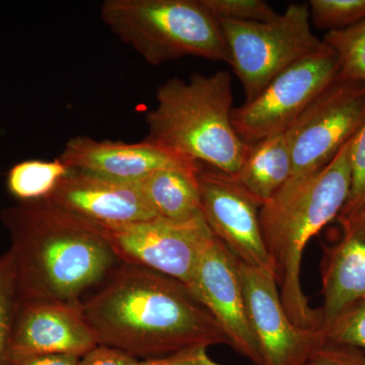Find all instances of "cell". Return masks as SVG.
I'll list each match as a JSON object with an SVG mask.
<instances>
[{"label": "cell", "instance_id": "obj_1", "mask_svg": "<svg viewBox=\"0 0 365 365\" xmlns=\"http://www.w3.org/2000/svg\"><path fill=\"white\" fill-rule=\"evenodd\" d=\"M81 304L100 345L137 359L230 346L212 314L184 283L150 269L120 263Z\"/></svg>", "mask_w": 365, "mask_h": 365}, {"label": "cell", "instance_id": "obj_2", "mask_svg": "<svg viewBox=\"0 0 365 365\" xmlns=\"http://www.w3.org/2000/svg\"><path fill=\"white\" fill-rule=\"evenodd\" d=\"M0 218L11 237L19 302L81 304L120 263L102 227L48 199L6 208Z\"/></svg>", "mask_w": 365, "mask_h": 365}, {"label": "cell", "instance_id": "obj_3", "mask_svg": "<svg viewBox=\"0 0 365 365\" xmlns=\"http://www.w3.org/2000/svg\"><path fill=\"white\" fill-rule=\"evenodd\" d=\"M351 140L325 168L309 176L292 178L261 205L262 235L281 302L300 328L323 329L321 312L311 307L302 287V258L309 241L337 220L347 202Z\"/></svg>", "mask_w": 365, "mask_h": 365}, {"label": "cell", "instance_id": "obj_4", "mask_svg": "<svg viewBox=\"0 0 365 365\" xmlns=\"http://www.w3.org/2000/svg\"><path fill=\"white\" fill-rule=\"evenodd\" d=\"M232 103L228 71L193 73L188 81L168 79L158 88L157 106L146 115L145 140L235 176L249 144L232 126Z\"/></svg>", "mask_w": 365, "mask_h": 365}, {"label": "cell", "instance_id": "obj_5", "mask_svg": "<svg viewBox=\"0 0 365 365\" xmlns=\"http://www.w3.org/2000/svg\"><path fill=\"white\" fill-rule=\"evenodd\" d=\"M101 16L151 66L189 56L230 63L220 21L201 0H106Z\"/></svg>", "mask_w": 365, "mask_h": 365}, {"label": "cell", "instance_id": "obj_6", "mask_svg": "<svg viewBox=\"0 0 365 365\" xmlns=\"http://www.w3.org/2000/svg\"><path fill=\"white\" fill-rule=\"evenodd\" d=\"M218 21L230 51V66L246 96L245 102L253 100L278 74L324 45L312 31L307 4H290L270 21Z\"/></svg>", "mask_w": 365, "mask_h": 365}, {"label": "cell", "instance_id": "obj_7", "mask_svg": "<svg viewBox=\"0 0 365 365\" xmlns=\"http://www.w3.org/2000/svg\"><path fill=\"white\" fill-rule=\"evenodd\" d=\"M338 78L337 57L324 43L318 51L278 74L253 100L234 108L232 126L246 144L284 133Z\"/></svg>", "mask_w": 365, "mask_h": 365}, {"label": "cell", "instance_id": "obj_8", "mask_svg": "<svg viewBox=\"0 0 365 365\" xmlns=\"http://www.w3.org/2000/svg\"><path fill=\"white\" fill-rule=\"evenodd\" d=\"M364 122L365 83L338 78L285 132L292 178L309 176L325 168Z\"/></svg>", "mask_w": 365, "mask_h": 365}, {"label": "cell", "instance_id": "obj_9", "mask_svg": "<svg viewBox=\"0 0 365 365\" xmlns=\"http://www.w3.org/2000/svg\"><path fill=\"white\" fill-rule=\"evenodd\" d=\"M102 230L120 263L150 269L186 287L215 237L202 215L187 222L155 217Z\"/></svg>", "mask_w": 365, "mask_h": 365}, {"label": "cell", "instance_id": "obj_10", "mask_svg": "<svg viewBox=\"0 0 365 365\" xmlns=\"http://www.w3.org/2000/svg\"><path fill=\"white\" fill-rule=\"evenodd\" d=\"M249 318L264 365H306L326 340L323 329H304L288 316L272 269L239 261Z\"/></svg>", "mask_w": 365, "mask_h": 365}, {"label": "cell", "instance_id": "obj_11", "mask_svg": "<svg viewBox=\"0 0 365 365\" xmlns=\"http://www.w3.org/2000/svg\"><path fill=\"white\" fill-rule=\"evenodd\" d=\"M201 215L213 235L242 263L272 269L260 225L261 204L232 176L202 168L198 173Z\"/></svg>", "mask_w": 365, "mask_h": 365}, {"label": "cell", "instance_id": "obj_12", "mask_svg": "<svg viewBox=\"0 0 365 365\" xmlns=\"http://www.w3.org/2000/svg\"><path fill=\"white\" fill-rule=\"evenodd\" d=\"M187 287L212 314L230 347L254 365H264L249 318L239 260L215 237Z\"/></svg>", "mask_w": 365, "mask_h": 365}, {"label": "cell", "instance_id": "obj_13", "mask_svg": "<svg viewBox=\"0 0 365 365\" xmlns=\"http://www.w3.org/2000/svg\"><path fill=\"white\" fill-rule=\"evenodd\" d=\"M98 345L81 304L19 302L11 336V364L44 355L81 359Z\"/></svg>", "mask_w": 365, "mask_h": 365}, {"label": "cell", "instance_id": "obj_14", "mask_svg": "<svg viewBox=\"0 0 365 365\" xmlns=\"http://www.w3.org/2000/svg\"><path fill=\"white\" fill-rule=\"evenodd\" d=\"M53 204L100 227H115L157 217L137 182L118 181L71 170L48 198Z\"/></svg>", "mask_w": 365, "mask_h": 365}, {"label": "cell", "instance_id": "obj_15", "mask_svg": "<svg viewBox=\"0 0 365 365\" xmlns=\"http://www.w3.org/2000/svg\"><path fill=\"white\" fill-rule=\"evenodd\" d=\"M59 158L71 170L124 182L140 181L158 170L196 169L201 165L148 140L125 143L88 136L71 138Z\"/></svg>", "mask_w": 365, "mask_h": 365}, {"label": "cell", "instance_id": "obj_16", "mask_svg": "<svg viewBox=\"0 0 365 365\" xmlns=\"http://www.w3.org/2000/svg\"><path fill=\"white\" fill-rule=\"evenodd\" d=\"M340 225L341 239L324 248L321 263L323 327L365 302V215Z\"/></svg>", "mask_w": 365, "mask_h": 365}, {"label": "cell", "instance_id": "obj_17", "mask_svg": "<svg viewBox=\"0 0 365 365\" xmlns=\"http://www.w3.org/2000/svg\"><path fill=\"white\" fill-rule=\"evenodd\" d=\"M200 167L158 170L137 182L144 200L157 217L187 222L201 215Z\"/></svg>", "mask_w": 365, "mask_h": 365}, {"label": "cell", "instance_id": "obj_18", "mask_svg": "<svg viewBox=\"0 0 365 365\" xmlns=\"http://www.w3.org/2000/svg\"><path fill=\"white\" fill-rule=\"evenodd\" d=\"M292 176V158L284 133L249 144L235 181L264 204L276 195Z\"/></svg>", "mask_w": 365, "mask_h": 365}, {"label": "cell", "instance_id": "obj_19", "mask_svg": "<svg viewBox=\"0 0 365 365\" xmlns=\"http://www.w3.org/2000/svg\"><path fill=\"white\" fill-rule=\"evenodd\" d=\"M71 170L59 158L54 160H24L7 173V191L19 203L45 200Z\"/></svg>", "mask_w": 365, "mask_h": 365}, {"label": "cell", "instance_id": "obj_20", "mask_svg": "<svg viewBox=\"0 0 365 365\" xmlns=\"http://www.w3.org/2000/svg\"><path fill=\"white\" fill-rule=\"evenodd\" d=\"M323 42L337 57L339 78L365 83V20L343 30L327 32Z\"/></svg>", "mask_w": 365, "mask_h": 365}, {"label": "cell", "instance_id": "obj_21", "mask_svg": "<svg viewBox=\"0 0 365 365\" xmlns=\"http://www.w3.org/2000/svg\"><path fill=\"white\" fill-rule=\"evenodd\" d=\"M19 297L13 254L0 256V365H11V336Z\"/></svg>", "mask_w": 365, "mask_h": 365}, {"label": "cell", "instance_id": "obj_22", "mask_svg": "<svg viewBox=\"0 0 365 365\" xmlns=\"http://www.w3.org/2000/svg\"><path fill=\"white\" fill-rule=\"evenodd\" d=\"M311 21L319 30H343L365 20V0H311Z\"/></svg>", "mask_w": 365, "mask_h": 365}, {"label": "cell", "instance_id": "obj_23", "mask_svg": "<svg viewBox=\"0 0 365 365\" xmlns=\"http://www.w3.org/2000/svg\"><path fill=\"white\" fill-rule=\"evenodd\" d=\"M351 184L344 208L337 217L345 223L365 215V122L355 134L350 145Z\"/></svg>", "mask_w": 365, "mask_h": 365}, {"label": "cell", "instance_id": "obj_24", "mask_svg": "<svg viewBox=\"0 0 365 365\" xmlns=\"http://www.w3.org/2000/svg\"><path fill=\"white\" fill-rule=\"evenodd\" d=\"M217 21H266L277 13L263 0H201Z\"/></svg>", "mask_w": 365, "mask_h": 365}, {"label": "cell", "instance_id": "obj_25", "mask_svg": "<svg viewBox=\"0 0 365 365\" xmlns=\"http://www.w3.org/2000/svg\"><path fill=\"white\" fill-rule=\"evenodd\" d=\"M323 330L327 340L355 346L365 352V302L346 309Z\"/></svg>", "mask_w": 365, "mask_h": 365}, {"label": "cell", "instance_id": "obj_26", "mask_svg": "<svg viewBox=\"0 0 365 365\" xmlns=\"http://www.w3.org/2000/svg\"><path fill=\"white\" fill-rule=\"evenodd\" d=\"M306 365H365V352L355 346L325 340Z\"/></svg>", "mask_w": 365, "mask_h": 365}, {"label": "cell", "instance_id": "obj_27", "mask_svg": "<svg viewBox=\"0 0 365 365\" xmlns=\"http://www.w3.org/2000/svg\"><path fill=\"white\" fill-rule=\"evenodd\" d=\"M207 349L191 348L165 356L139 360L137 365H222L208 354Z\"/></svg>", "mask_w": 365, "mask_h": 365}, {"label": "cell", "instance_id": "obj_28", "mask_svg": "<svg viewBox=\"0 0 365 365\" xmlns=\"http://www.w3.org/2000/svg\"><path fill=\"white\" fill-rule=\"evenodd\" d=\"M139 359L123 351L98 345L79 360L78 365H137Z\"/></svg>", "mask_w": 365, "mask_h": 365}, {"label": "cell", "instance_id": "obj_29", "mask_svg": "<svg viewBox=\"0 0 365 365\" xmlns=\"http://www.w3.org/2000/svg\"><path fill=\"white\" fill-rule=\"evenodd\" d=\"M79 357L71 355H44L18 360L11 365H78Z\"/></svg>", "mask_w": 365, "mask_h": 365}]
</instances>
